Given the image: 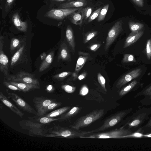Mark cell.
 <instances>
[{"instance_id":"obj_43","label":"cell","mask_w":151,"mask_h":151,"mask_svg":"<svg viewBox=\"0 0 151 151\" xmlns=\"http://www.w3.org/2000/svg\"><path fill=\"white\" fill-rule=\"evenodd\" d=\"M146 52L148 60L151 58V39H148L147 42L146 47Z\"/></svg>"},{"instance_id":"obj_25","label":"cell","mask_w":151,"mask_h":151,"mask_svg":"<svg viewBox=\"0 0 151 151\" xmlns=\"http://www.w3.org/2000/svg\"><path fill=\"white\" fill-rule=\"evenodd\" d=\"M54 51L50 52L46 56L40 64L39 68V71L41 72L47 68L52 63L54 56Z\"/></svg>"},{"instance_id":"obj_24","label":"cell","mask_w":151,"mask_h":151,"mask_svg":"<svg viewBox=\"0 0 151 151\" xmlns=\"http://www.w3.org/2000/svg\"><path fill=\"white\" fill-rule=\"evenodd\" d=\"M81 8L78 10L77 12H76V11L74 12L68 16L69 19L73 24L80 25L82 24L83 20L81 10Z\"/></svg>"},{"instance_id":"obj_5","label":"cell","mask_w":151,"mask_h":151,"mask_svg":"<svg viewBox=\"0 0 151 151\" xmlns=\"http://www.w3.org/2000/svg\"><path fill=\"white\" fill-rule=\"evenodd\" d=\"M133 109V108L131 107L118 112L106 119L100 127L92 130L93 133L103 131L114 126L125 116L131 112Z\"/></svg>"},{"instance_id":"obj_8","label":"cell","mask_w":151,"mask_h":151,"mask_svg":"<svg viewBox=\"0 0 151 151\" xmlns=\"http://www.w3.org/2000/svg\"><path fill=\"white\" fill-rule=\"evenodd\" d=\"M81 8H63L53 9L48 11L45 16L56 20H62L72 13L80 9Z\"/></svg>"},{"instance_id":"obj_17","label":"cell","mask_w":151,"mask_h":151,"mask_svg":"<svg viewBox=\"0 0 151 151\" xmlns=\"http://www.w3.org/2000/svg\"><path fill=\"white\" fill-rule=\"evenodd\" d=\"M60 60L66 61L71 60V57L68 47L64 41L60 44L58 57V61Z\"/></svg>"},{"instance_id":"obj_20","label":"cell","mask_w":151,"mask_h":151,"mask_svg":"<svg viewBox=\"0 0 151 151\" xmlns=\"http://www.w3.org/2000/svg\"><path fill=\"white\" fill-rule=\"evenodd\" d=\"M11 84L15 86L24 92H29L32 90L39 89L40 86L32 84L25 83L9 81Z\"/></svg>"},{"instance_id":"obj_16","label":"cell","mask_w":151,"mask_h":151,"mask_svg":"<svg viewBox=\"0 0 151 151\" xmlns=\"http://www.w3.org/2000/svg\"><path fill=\"white\" fill-rule=\"evenodd\" d=\"M0 100L1 101L12 111L22 118L24 113L17 106L13 104L1 91L0 92Z\"/></svg>"},{"instance_id":"obj_18","label":"cell","mask_w":151,"mask_h":151,"mask_svg":"<svg viewBox=\"0 0 151 151\" xmlns=\"http://www.w3.org/2000/svg\"><path fill=\"white\" fill-rule=\"evenodd\" d=\"M12 20L15 26L19 30L24 32H26L27 31V22L21 20L18 13H15L13 15Z\"/></svg>"},{"instance_id":"obj_51","label":"cell","mask_w":151,"mask_h":151,"mask_svg":"<svg viewBox=\"0 0 151 151\" xmlns=\"http://www.w3.org/2000/svg\"><path fill=\"white\" fill-rule=\"evenodd\" d=\"M87 74V72L86 71L83 72L78 77V78L79 80H81L85 78Z\"/></svg>"},{"instance_id":"obj_44","label":"cell","mask_w":151,"mask_h":151,"mask_svg":"<svg viewBox=\"0 0 151 151\" xmlns=\"http://www.w3.org/2000/svg\"><path fill=\"white\" fill-rule=\"evenodd\" d=\"M61 88L65 91L68 93H73L76 89V88L75 87L67 84L62 85Z\"/></svg>"},{"instance_id":"obj_49","label":"cell","mask_w":151,"mask_h":151,"mask_svg":"<svg viewBox=\"0 0 151 151\" xmlns=\"http://www.w3.org/2000/svg\"><path fill=\"white\" fill-rule=\"evenodd\" d=\"M132 1L138 6L142 7L143 6V0H132Z\"/></svg>"},{"instance_id":"obj_19","label":"cell","mask_w":151,"mask_h":151,"mask_svg":"<svg viewBox=\"0 0 151 151\" xmlns=\"http://www.w3.org/2000/svg\"><path fill=\"white\" fill-rule=\"evenodd\" d=\"M139 85V82L136 80H134L123 87L119 91V95L120 97L123 96L130 91L137 89Z\"/></svg>"},{"instance_id":"obj_27","label":"cell","mask_w":151,"mask_h":151,"mask_svg":"<svg viewBox=\"0 0 151 151\" xmlns=\"http://www.w3.org/2000/svg\"><path fill=\"white\" fill-rule=\"evenodd\" d=\"M70 108V107L69 106L63 107L51 111L47 114H45L43 116L50 118H55L58 116H60L66 112Z\"/></svg>"},{"instance_id":"obj_37","label":"cell","mask_w":151,"mask_h":151,"mask_svg":"<svg viewBox=\"0 0 151 151\" xmlns=\"http://www.w3.org/2000/svg\"><path fill=\"white\" fill-rule=\"evenodd\" d=\"M71 73L72 72H63L54 75L53 77L58 81H61L63 80Z\"/></svg>"},{"instance_id":"obj_7","label":"cell","mask_w":151,"mask_h":151,"mask_svg":"<svg viewBox=\"0 0 151 151\" xmlns=\"http://www.w3.org/2000/svg\"><path fill=\"white\" fill-rule=\"evenodd\" d=\"M7 81H9L35 84L40 86L38 79L33 75L22 70L15 75H10Z\"/></svg>"},{"instance_id":"obj_28","label":"cell","mask_w":151,"mask_h":151,"mask_svg":"<svg viewBox=\"0 0 151 151\" xmlns=\"http://www.w3.org/2000/svg\"><path fill=\"white\" fill-rule=\"evenodd\" d=\"M94 7L93 6H87L81 9L83 22H85L88 19L94 9Z\"/></svg>"},{"instance_id":"obj_45","label":"cell","mask_w":151,"mask_h":151,"mask_svg":"<svg viewBox=\"0 0 151 151\" xmlns=\"http://www.w3.org/2000/svg\"><path fill=\"white\" fill-rule=\"evenodd\" d=\"M15 0H6L4 8L5 12L8 13L10 11Z\"/></svg>"},{"instance_id":"obj_15","label":"cell","mask_w":151,"mask_h":151,"mask_svg":"<svg viewBox=\"0 0 151 151\" xmlns=\"http://www.w3.org/2000/svg\"><path fill=\"white\" fill-rule=\"evenodd\" d=\"M90 0H76L67 2L59 4L58 8H78L88 5Z\"/></svg>"},{"instance_id":"obj_48","label":"cell","mask_w":151,"mask_h":151,"mask_svg":"<svg viewBox=\"0 0 151 151\" xmlns=\"http://www.w3.org/2000/svg\"><path fill=\"white\" fill-rule=\"evenodd\" d=\"M101 45L100 44H95L91 45L90 47V49L92 51H96L100 47Z\"/></svg>"},{"instance_id":"obj_4","label":"cell","mask_w":151,"mask_h":151,"mask_svg":"<svg viewBox=\"0 0 151 151\" xmlns=\"http://www.w3.org/2000/svg\"><path fill=\"white\" fill-rule=\"evenodd\" d=\"M104 114V109L94 110L89 114L78 119L70 127L72 129L79 130L87 126L101 118Z\"/></svg>"},{"instance_id":"obj_2","label":"cell","mask_w":151,"mask_h":151,"mask_svg":"<svg viewBox=\"0 0 151 151\" xmlns=\"http://www.w3.org/2000/svg\"><path fill=\"white\" fill-rule=\"evenodd\" d=\"M151 114V107L139 108L130 116L125 119L124 126L133 132L134 129L140 126L148 120Z\"/></svg>"},{"instance_id":"obj_31","label":"cell","mask_w":151,"mask_h":151,"mask_svg":"<svg viewBox=\"0 0 151 151\" xmlns=\"http://www.w3.org/2000/svg\"><path fill=\"white\" fill-rule=\"evenodd\" d=\"M22 41L19 39L13 38L12 39L10 45V50L13 51L19 49L22 45Z\"/></svg>"},{"instance_id":"obj_9","label":"cell","mask_w":151,"mask_h":151,"mask_svg":"<svg viewBox=\"0 0 151 151\" xmlns=\"http://www.w3.org/2000/svg\"><path fill=\"white\" fill-rule=\"evenodd\" d=\"M123 22L122 20L116 22L109 31L107 34L104 46L106 51L122 30Z\"/></svg>"},{"instance_id":"obj_40","label":"cell","mask_w":151,"mask_h":151,"mask_svg":"<svg viewBox=\"0 0 151 151\" xmlns=\"http://www.w3.org/2000/svg\"><path fill=\"white\" fill-rule=\"evenodd\" d=\"M97 34V32L92 31L88 32L85 36L83 42L86 43L94 37Z\"/></svg>"},{"instance_id":"obj_14","label":"cell","mask_w":151,"mask_h":151,"mask_svg":"<svg viewBox=\"0 0 151 151\" xmlns=\"http://www.w3.org/2000/svg\"><path fill=\"white\" fill-rule=\"evenodd\" d=\"M55 101L52 99L43 96H36L32 100L36 110L37 116H40L43 109L52 102Z\"/></svg>"},{"instance_id":"obj_42","label":"cell","mask_w":151,"mask_h":151,"mask_svg":"<svg viewBox=\"0 0 151 151\" xmlns=\"http://www.w3.org/2000/svg\"><path fill=\"white\" fill-rule=\"evenodd\" d=\"M3 84L7 88L13 90L17 91H19L21 90L17 86L11 84L9 81L6 80V79L4 78Z\"/></svg>"},{"instance_id":"obj_38","label":"cell","mask_w":151,"mask_h":151,"mask_svg":"<svg viewBox=\"0 0 151 151\" xmlns=\"http://www.w3.org/2000/svg\"><path fill=\"white\" fill-rule=\"evenodd\" d=\"M122 61L124 63H126L136 62V60L133 55L129 54H125L124 55Z\"/></svg>"},{"instance_id":"obj_3","label":"cell","mask_w":151,"mask_h":151,"mask_svg":"<svg viewBox=\"0 0 151 151\" xmlns=\"http://www.w3.org/2000/svg\"><path fill=\"white\" fill-rule=\"evenodd\" d=\"M133 132L126 128L124 126L118 129L104 132L92 133L88 135L83 136L80 138L93 139H123L126 138L127 135Z\"/></svg>"},{"instance_id":"obj_33","label":"cell","mask_w":151,"mask_h":151,"mask_svg":"<svg viewBox=\"0 0 151 151\" xmlns=\"http://www.w3.org/2000/svg\"><path fill=\"white\" fill-rule=\"evenodd\" d=\"M109 6V4H107L102 7L97 17V20L98 22H101L104 19L108 10Z\"/></svg>"},{"instance_id":"obj_32","label":"cell","mask_w":151,"mask_h":151,"mask_svg":"<svg viewBox=\"0 0 151 151\" xmlns=\"http://www.w3.org/2000/svg\"><path fill=\"white\" fill-rule=\"evenodd\" d=\"M150 96H151V84L138 93L134 96V97L137 98L141 96H144L145 97H147Z\"/></svg>"},{"instance_id":"obj_1","label":"cell","mask_w":151,"mask_h":151,"mask_svg":"<svg viewBox=\"0 0 151 151\" xmlns=\"http://www.w3.org/2000/svg\"><path fill=\"white\" fill-rule=\"evenodd\" d=\"M91 131H79L64 127L58 125H55L48 129L44 134L45 137H61L66 138H80L83 136L93 133Z\"/></svg>"},{"instance_id":"obj_29","label":"cell","mask_w":151,"mask_h":151,"mask_svg":"<svg viewBox=\"0 0 151 151\" xmlns=\"http://www.w3.org/2000/svg\"><path fill=\"white\" fill-rule=\"evenodd\" d=\"M61 104V102L55 101L52 102L43 109L40 117L43 116L46 113L59 106Z\"/></svg>"},{"instance_id":"obj_36","label":"cell","mask_w":151,"mask_h":151,"mask_svg":"<svg viewBox=\"0 0 151 151\" xmlns=\"http://www.w3.org/2000/svg\"><path fill=\"white\" fill-rule=\"evenodd\" d=\"M141 127L144 134L151 133V116L150 117L147 123Z\"/></svg>"},{"instance_id":"obj_53","label":"cell","mask_w":151,"mask_h":151,"mask_svg":"<svg viewBox=\"0 0 151 151\" xmlns=\"http://www.w3.org/2000/svg\"><path fill=\"white\" fill-rule=\"evenodd\" d=\"M46 55V54L45 53H43L41 55V58L42 59V60L44 59L43 57L44 56H45Z\"/></svg>"},{"instance_id":"obj_12","label":"cell","mask_w":151,"mask_h":151,"mask_svg":"<svg viewBox=\"0 0 151 151\" xmlns=\"http://www.w3.org/2000/svg\"><path fill=\"white\" fill-rule=\"evenodd\" d=\"M142 71V69L138 68L132 70L123 75L118 81L116 85V87L120 88L128 82L138 77Z\"/></svg>"},{"instance_id":"obj_41","label":"cell","mask_w":151,"mask_h":151,"mask_svg":"<svg viewBox=\"0 0 151 151\" xmlns=\"http://www.w3.org/2000/svg\"><path fill=\"white\" fill-rule=\"evenodd\" d=\"M97 79L103 89L105 91H107L105 87V79L100 73H99L97 74Z\"/></svg>"},{"instance_id":"obj_21","label":"cell","mask_w":151,"mask_h":151,"mask_svg":"<svg viewBox=\"0 0 151 151\" xmlns=\"http://www.w3.org/2000/svg\"><path fill=\"white\" fill-rule=\"evenodd\" d=\"M143 33L144 31L142 30L137 32H131L125 41L123 48H125L135 42L142 37Z\"/></svg>"},{"instance_id":"obj_23","label":"cell","mask_w":151,"mask_h":151,"mask_svg":"<svg viewBox=\"0 0 151 151\" xmlns=\"http://www.w3.org/2000/svg\"><path fill=\"white\" fill-rule=\"evenodd\" d=\"M81 108L77 106L73 107L68 111L62 114L59 117V120L58 121L61 122L69 119L78 114Z\"/></svg>"},{"instance_id":"obj_46","label":"cell","mask_w":151,"mask_h":151,"mask_svg":"<svg viewBox=\"0 0 151 151\" xmlns=\"http://www.w3.org/2000/svg\"><path fill=\"white\" fill-rule=\"evenodd\" d=\"M88 92V89L86 86H83L81 88L79 94L82 96H85L86 95Z\"/></svg>"},{"instance_id":"obj_13","label":"cell","mask_w":151,"mask_h":151,"mask_svg":"<svg viewBox=\"0 0 151 151\" xmlns=\"http://www.w3.org/2000/svg\"><path fill=\"white\" fill-rule=\"evenodd\" d=\"M26 43H23L12 57L10 61V66L12 68L17 65L24 62V60H27L26 55Z\"/></svg>"},{"instance_id":"obj_6","label":"cell","mask_w":151,"mask_h":151,"mask_svg":"<svg viewBox=\"0 0 151 151\" xmlns=\"http://www.w3.org/2000/svg\"><path fill=\"white\" fill-rule=\"evenodd\" d=\"M30 119L20 121L19 126L22 129L28 130L31 135L44 137L45 134L44 132V124L32 119Z\"/></svg>"},{"instance_id":"obj_10","label":"cell","mask_w":151,"mask_h":151,"mask_svg":"<svg viewBox=\"0 0 151 151\" xmlns=\"http://www.w3.org/2000/svg\"><path fill=\"white\" fill-rule=\"evenodd\" d=\"M6 91L9 98L16 103L19 108L29 114L37 115V111L18 95L15 93L9 92L7 89Z\"/></svg>"},{"instance_id":"obj_22","label":"cell","mask_w":151,"mask_h":151,"mask_svg":"<svg viewBox=\"0 0 151 151\" xmlns=\"http://www.w3.org/2000/svg\"><path fill=\"white\" fill-rule=\"evenodd\" d=\"M78 54L79 56L77 61L75 70L76 73H78L83 68L89 56V54L88 53L79 51Z\"/></svg>"},{"instance_id":"obj_35","label":"cell","mask_w":151,"mask_h":151,"mask_svg":"<svg viewBox=\"0 0 151 151\" xmlns=\"http://www.w3.org/2000/svg\"><path fill=\"white\" fill-rule=\"evenodd\" d=\"M59 118H50L46 116L40 117L38 119L36 120L41 123L45 124L50 123L52 122L58 121Z\"/></svg>"},{"instance_id":"obj_34","label":"cell","mask_w":151,"mask_h":151,"mask_svg":"<svg viewBox=\"0 0 151 151\" xmlns=\"http://www.w3.org/2000/svg\"><path fill=\"white\" fill-rule=\"evenodd\" d=\"M144 134L142 131L141 127H140L135 131L127 135L126 138H142L144 137Z\"/></svg>"},{"instance_id":"obj_52","label":"cell","mask_w":151,"mask_h":151,"mask_svg":"<svg viewBox=\"0 0 151 151\" xmlns=\"http://www.w3.org/2000/svg\"><path fill=\"white\" fill-rule=\"evenodd\" d=\"M53 89V88L52 86L51 85H49L47 87L46 90L49 92L52 91Z\"/></svg>"},{"instance_id":"obj_39","label":"cell","mask_w":151,"mask_h":151,"mask_svg":"<svg viewBox=\"0 0 151 151\" xmlns=\"http://www.w3.org/2000/svg\"><path fill=\"white\" fill-rule=\"evenodd\" d=\"M102 8L101 7L98 8L91 14L88 19V23L91 22L98 17Z\"/></svg>"},{"instance_id":"obj_47","label":"cell","mask_w":151,"mask_h":151,"mask_svg":"<svg viewBox=\"0 0 151 151\" xmlns=\"http://www.w3.org/2000/svg\"><path fill=\"white\" fill-rule=\"evenodd\" d=\"M140 102L143 104L144 105L147 104L149 105L151 104V96L145 97Z\"/></svg>"},{"instance_id":"obj_11","label":"cell","mask_w":151,"mask_h":151,"mask_svg":"<svg viewBox=\"0 0 151 151\" xmlns=\"http://www.w3.org/2000/svg\"><path fill=\"white\" fill-rule=\"evenodd\" d=\"M4 37H0V70L4 76V78L8 79L10 75L9 73V60L3 50L4 41Z\"/></svg>"},{"instance_id":"obj_30","label":"cell","mask_w":151,"mask_h":151,"mask_svg":"<svg viewBox=\"0 0 151 151\" xmlns=\"http://www.w3.org/2000/svg\"><path fill=\"white\" fill-rule=\"evenodd\" d=\"M129 25L131 32H139L144 27V25L142 23L131 21L129 22Z\"/></svg>"},{"instance_id":"obj_50","label":"cell","mask_w":151,"mask_h":151,"mask_svg":"<svg viewBox=\"0 0 151 151\" xmlns=\"http://www.w3.org/2000/svg\"><path fill=\"white\" fill-rule=\"evenodd\" d=\"M73 0H50V2L52 4H55L57 3L61 2L66 1L67 2L72 1Z\"/></svg>"},{"instance_id":"obj_26","label":"cell","mask_w":151,"mask_h":151,"mask_svg":"<svg viewBox=\"0 0 151 151\" xmlns=\"http://www.w3.org/2000/svg\"><path fill=\"white\" fill-rule=\"evenodd\" d=\"M66 37L67 42L71 49L74 51L75 50V42L73 31L71 27L68 25L66 30Z\"/></svg>"}]
</instances>
